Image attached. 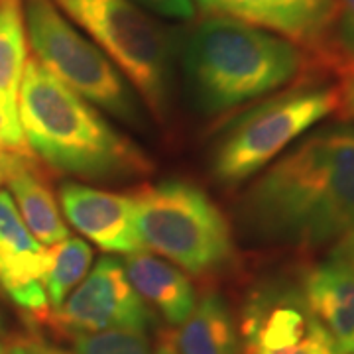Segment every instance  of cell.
<instances>
[{
    "instance_id": "6da1fadb",
    "label": "cell",
    "mask_w": 354,
    "mask_h": 354,
    "mask_svg": "<svg viewBox=\"0 0 354 354\" xmlns=\"http://www.w3.org/2000/svg\"><path fill=\"white\" fill-rule=\"evenodd\" d=\"M242 239L317 250L354 234V127L313 128L250 179L236 203Z\"/></svg>"
},
{
    "instance_id": "7a4b0ae2",
    "label": "cell",
    "mask_w": 354,
    "mask_h": 354,
    "mask_svg": "<svg viewBox=\"0 0 354 354\" xmlns=\"http://www.w3.org/2000/svg\"><path fill=\"white\" fill-rule=\"evenodd\" d=\"M18 114L28 150L59 174L91 181H130L152 171V162L140 146L34 57L26 62Z\"/></svg>"
},
{
    "instance_id": "3957f363",
    "label": "cell",
    "mask_w": 354,
    "mask_h": 354,
    "mask_svg": "<svg viewBox=\"0 0 354 354\" xmlns=\"http://www.w3.org/2000/svg\"><path fill=\"white\" fill-rule=\"evenodd\" d=\"M305 65L288 39L225 16H207L183 51V77L195 111L215 118L290 85Z\"/></svg>"
},
{
    "instance_id": "277c9868",
    "label": "cell",
    "mask_w": 354,
    "mask_h": 354,
    "mask_svg": "<svg viewBox=\"0 0 354 354\" xmlns=\"http://www.w3.org/2000/svg\"><path fill=\"white\" fill-rule=\"evenodd\" d=\"M142 248L164 256L193 276L223 270L234 254L228 218L197 185L164 179L132 195Z\"/></svg>"
},
{
    "instance_id": "5b68a950",
    "label": "cell",
    "mask_w": 354,
    "mask_h": 354,
    "mask_svg": "<svg viewBox=\"0 0 354 354\" xmlns=\"http://www.w3.org/2000/svg\"><path fill=\"white\" fill-rule=\"evenodd\" d=\"M24 26L34 59L88 104L138 132L148 130L146 104L111 57L71 24L51 0H24Z\"/></svg>"
},
{
    "instance_id": "8992f818",
    "label": "cell",
    "mask_w": 354,
    "mask_h": 354,
    "mask_svg": "<svg viewBox=\"0 0 354 354\" xmlns=\"http://www.w3.org/2000/svg\"><path fill=\"white\" fill-rule=\"evenodd\" d=\"M341 106L333 85H304L272 95L241 114L211 150V176L236 187L272 162Z\"/></svg>"
},
{
    "instance_id": "52a82bcc",
    "label": "cell",
    "mask_w": 354,
    "mask_h": 354,
    "mask_svg": "<svg viewBox=\"0 0 354 354\" xmlns=\"http://www.w3.org/2000/svg\"><path fill=\"white\" fill-rule=\"evenodd\" d=\"M51 2L111 57L150 113L158 120L165 118L171 88V41L164 28L132 0Z\"/></svg>"
},
{
    "instance_id": "ba28073f",
    "label": "cell",
    "mask_w": 354,
    "mask_h": 354,
    "mask_svg": "<svg viewBox=\"0 0 354 354\" xmlns=\"http://www.w3.org/2000/svg\"><path fill=\"white\" fill-rule=\"evenodd\" d=\"M241 354H342L339 344L290 281H266L248 295Z\"/></svg>"
},
{
    "instance_id": "9c48e42d",
    "label": "cell",
    "mask_w": 354,
    "mask_h": 354,
    "mask_svg": "<svg viewBox=\"0 0 354 354\" xmlns=\"http://www.w3.org/2000/svg\"><path fill=\"white\" fill-rule=\"evenodd\" d=\"M48 321L73 337L111 329L148 330L153 313L128 281L122 262L102 256L64 304L50 311Z\"/></svg>"
},
{
    "instance_id": "30bf717a",
    "label": "cell",
    "mask_w": 354,
    "mask_h": 354,
    "mask_svg": "<svg viewBox=\"0 0 354 354\" xmlns=\"http://www.w3.org/2000/svg\"><path fill=\"white\" fill-rule=\"evenodd\" d=\"M48 250L26 227L8 191H0V288L26 315L48 319Z\"/></svg>"
},
{
    "instance_id": "8fae6325",
    "label": "cell",
    "mask_w": 354,
    "mask_h": 354,
    "mask_svg": "<svg viewBox=\"0 0 354 354\" xmlns=\"http://www.w3.org/2000/svg\"><path fill=\"white\" fill-rule=\"evenodd\" d=\"M209 16L256 26L295 46H321L335 24V0H193Z\"/></svg>"
},
{
    "instance_id": "7c38bea8",
    "label": "cell",
    "mask_w": 354,
    "mask_h": 354,
    "mask_svg": "<svg viewBox=\"0 0 354 354\" xmlns=\"http://www.w3.org/2000/svg\"><path fill=\"white\" fill-rule=\"evenodd\" d=\"M301 290L309 309L342 354H354V234L329 246L307 270Z\"/></svg>"
},
{
    "instance_id": "4fadbf2b",
    "label": "cell",
    "mask_w": 354,
    "mask_h": 354,
    "mask_svg": "<svg viewBox=\"0 0 354 354\" xmlns=\"http://www.w3.org/2000/svg\"><path fill=\"white\" fill-rule=\"evenodd\" d=\"M59 203L67 221L102 250L124 256L142 250L134 228L132 195L67 181L59 189Z\"/></svg>"
},
{
    "instance_id": "5bb4252c",
    "label": "cell",
    "mask_w": 354,
    "mask_h": 354,
    "mask_svg": "<svg viewBox=\"0 0 354 354\" xmlns=\"http://www.w3.org/2000/svg\"><path fill=\"white\" fill-rule=\"evenodd\" d=\"M0 181L8 185L18 213L39 244L53 246L69 236L57 201L30 152H0Z\"/></svg>"
},
{
    "instance_id": "9a60e30c",
    "label": "cell",
    "mask_w": 354,
    "mask_h": 354,
    "mask_svg": "<svg viewBox=\"0 0 354 354\" xmlns=\"http://www.w3.org/2000/svg\"><path fill=\"white\" fill-rule=\"evenodd\" d=\"M128 281L142 301L156 309L169 325H181L197 304L187 274L148 250L127 254L122 260Z\"/></svg>"
},
{
    "instance_id": "2e32d148",
    "label": "cell",
    "mask_w": 354,
    "mask_h": 354,
    "mask_svg": "<svg viewBox=\"0 0 354 354\" xmlns=\"http://www.w3.org/2000/svg\"><path fill=\"white\" fill-rule=\"evenodd\" d=\"M167 344L174 354H241V339L227 299L207 291Z\"/></svg>"
},
{
    "instance_id": "e0dca14e",
    "label": "cell",
    "mask_w": 354,
    "mask_h": 354,
    "mask_svg": "<svg viewBox=\"0 0 354 354\" xmlns=\"http://www.w3.org/2000/svg\"><path fill=\"white\" fill-rule=\"evenodd\" d=\"M28 62L22 0H0V116L20 124L18 95Z\"/></svg>"
},
{
    "instance_id": "ac0fdd59",
    "label": "cell",
    "mask_w": 354,
    "mask_h": 354,
    "mask_svg": "<svg viewBox=\"0 0 354 354\" xmlns=\"http://www.w3.org/2000/svg\"><path fill=\"white\" fill-rule=\"evenodd\" d=\"M93 262V250L87 242L67 236L48 248V266L44 288L48 295L50 311L57 309L69 297V293L85 279Z\"/></svg>"
},
{
    "instance_id": "d6986e66",
    "label": "cell",
    "mask_w": 354,
    "mask_h": 354,
    "mask_svg": "<svg viewBox=\"0 0 354 354\" xmlns=\"http://www.w3.org/2000/svg\"><path fill=\"white\" fill-rule=\"evenodd\" d=\"M146 330L111 329L73 335V354H156Z\"/></svg>"
},
{
    "instance_id": "ffe728a7",
    "label": "cell",
    "mask_w": 354,
    "mask_h": 354,
    "mask_svg": "<svg viewBox=\"0 0 354 354\" xmlns=\"http://www.w3.org/2000/svg\"><path fill=\"white\" fill-rule=\"evenodd\" d=\"M335 28L341 48L354 57V0H335Z\"/></svg>"
},
{
    "instance_id": "44dd1931",
    "label": "cell",
    "mask_w": 354,
    "mask_h": 354,
    "mask_svg": "<svg viewBox=\"0 0 354 354\" xmlns=\"http://www.w3.org/2000/svg\"><path fill=\"white\" fill-rule=\"evenodd\" d=\"M140 8L152 10L171 20H191L195 16L193 0H132Z\"/></svg>"
},
{
    "instance_id": "7402d4cb",
    "label": "cell",
    "mask_w": 354,
    "mask_h": 354,
    "mask_svg": "<svg viewBox=\"0 0 354 354\" xmlns=\"http://www.w3.org/2000/svg\"><path fill=\"white\" fill-rule=\"evenodd\" d=\"M339 71V97H341V106L354 118V57L344 59L337 67Z\"/></svg>"
},
{
    "instance_id": "603a6c76",
    "label": "cell",
    "mask_w": 354,
    "mask_h": 354,
    "mask_svg": "<svg viewBox=\"0 0 354 354\" xmlns=\"http://www.w3.org/2000/svg\"><path fill=\"white\" fill-rule=\"evenodd\" d=\"M4 354H73V351L69 353L62 346L30 337V339H16L8 348H4Z\"/></svg>"
},
{
    "instance_id": "cb8c5ba5",
    "label": "cell",
    "mask_w": 354,
    "mask_h": 354,
    "mask_svg": "<svg viewBox=\"0 0 354 354\" xmlns=\"http://www.w3.org/2000/svg\"><path fill=\"white\" fill-rule=\"evenodd\" d=\"M156 354H174V351L167 344H162V346H158V353Z\"/></svg>"
},
{
    "instance_id": "d4e9b609",
    "label": "cell",
    "mask_w": 354,
    "mask_h": 354,
    "mask_svg": "<svg viewBox=\"0 0 354 354\" xmlns=\"http://www.w3.org/2000/svg\"><path fill=\"white\" fill-rule=\"evenodd\" d=\"M0 354H4V346L2 344H0Z\"/></svg>"
}]
</instances>
